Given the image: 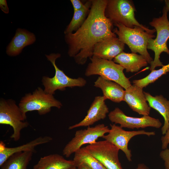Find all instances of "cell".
<instances>
[{"instance_id":"6","label":"cell","mask_w":169,"mask_h":169,"mask_svg":"<svg viewBox=\"0 0 169 169\" xmlns=\"http://www.w3.org/2000/svg\"><path fill=\"white\" fill-rule=\"evenodd\" d=\"M62 105L53 95L46 93L38 87L32 94H26L22 97L18 106L26 116V113L28 111L36 110L39 115H44L50 112L52 107L60 109Z\"/></svg>"},{"instance_id":"16","label":"cell","mask_w":169,"mask_h":169,"mask_svg":"<svg viewBox=\"0 0 169 169\" xmlns=\"http://www.w3.org/2000/svg\"><path fill=\"white\" fill-rule=\"evenodd\" d=\"M52 138L49 136H39L25 144L15 147H7L2 141L0 143V166L11 156L22 152H35L37 146L50 142Z\"/></svg>"},{"instance_id":"29","label":"cell","mask_w":169,"mask_h":169,"mask_svg":"<svg viewBox=\"0 0 169 169\" xmlns=\"http://www.w3.org/2000/svg\"><path fill=\"white\" fill-rule=\"evenodd\" d=\"M0 7L4 13L6 14L9 13V9L6 0H0Z\"/></svg>"},{"instance_id":"25","label":"cell","mask_w":169,"mask_h":169,"mask_svg":"<svg viewBox=\"0 0 169 169\" xmlns=\"http://www.w3.org/2000/svg\"><path fill=\"white\" fill-rule=\"evenodd\" d=\"M168 72H169V63L159 69L152 70L147 76L143 79L133 80V83L134 85L143 89L149 84L154 82Z\"/></svg>"},{"instance_id":"1","label":"cell","mask_w":169,"mask_h":169,"mask_svg":"<svg viewBox=\"0 0 169 169\" xmlns=\"http://www.w3.org/2000/svg\"><path fill=\"white\" fill-rule=\"evenodd\" d=\"M108 0H92L90 11L82 26L74 33L65 34L68 54L78 64H84L93 56L95 46L109 37L116 36L113 24L105 15Z\"/></svg>"},{"instance_id":"19","label":"cell","mask_w":169,"mask_h":169,"mask_svg":"<svg viewBox=\"0 0 169 169\" xmlns=\"http://www.w3.org/2000/svg\"><path fill=\"white\" fill-rule=\"evenodd\" d=\"M113 61L123 67L126 72H138L148 64L146 60L142 55L124 52L116 56L113 59Z\"/></svg>"},{"instance_id":"30","label":"cell","mask_w":169,"mask_h":169,"mask_svg":"<svg viewBox=\"0 0 169 169\" xmlns=\"http://www.w3.org/2000/svg\"><path fill=\"white\" fill-rule=\"evenodd\" d=\"M76 167L77 169H91L87 165L83 163L77 165Z\"/></svg>"},{"instance_id":"7","label":"cell","mask_w":169,"mask_h":169,"mask_svg":"<svg viewBox=\"0 0 169 169\" xmlns=\"http://www.w3.org/2000/svg\"><path fill=\"white\" fill-rule=\"evenodd\" d=\"M26 119V116L14 100H1L0 124L8 125L12 127L13 132L10 138L14 141L19 140L21 131L29 125L28 122L25 121Z\"/></svg>"},{"instance_id":"24","label":"cell","mask_w":169,"mask_h":169,"mask_svg":"<svg viewBox=\"0 0 169 169\" xmlns=\"http://www.w3.org/2000/svg\"><path fill=\"white\" fill-rule=\"evenodd\" d=\"M91 6L85 9L74 11L71 20L64 31L65 34L75 32L82 26L89 14Z\"/></svg>"},{"instance_id":"14","label":"cell","mask_w":169,"mask_h":169,"mask_svg":"<svg viewBox=\"0 0 169 169\" xmlns=\"http://www.w3.org/2000/svg\"><path fill=\"white\" fill-rule=\"evenodd\" d=\"M123 101L133 111L139 115L143 116L149 115L151 107L147 102L142 88L131 85L125 90Z\"/></svg>"},{"instance_id":"2","label":"cell","mask_w":169,"mask_h":169,"mask_svg":"<svg viewBox=\"0 0 169 169\" xmlns=\"http://www.w3.org/2000/svg\"><path fill=\"white\" fill-rule=\"evenodd\" d=\"M114 24L117 28L114 29L113 32L118 35L119 39L128 46L132 53L140 54L150 64L153 60L147 51V46L149 40L155 36L138 26L130 28L120 23Z\"/></svg>"},{"instance_id":"28","label":"cell","mask_w":169,"mask_h":169,"mask_svg":"<svg viewBox=\"0 0 169 169\" xmlns=\"http://www.w3.org/2000/svg\"><path fill=\"white\" fill-rule=\"evenodd\" d=\"M161 148L163 150L167 148L169 144V127L165 134L161 137Z\"/></svg>"},{"instance_id":"11","label":"cell","mask_w":169,"mask_h":169,"mask_svg":"<svg viewBox=\"0 0 169 169\" xmlns=\"http://www.w3.org/2000/svg\"><path fill=\"white\" fill-rule=\"evenodd\" d=\"M110 126L108 134L105 135L102 138L122 151L130 162L132 161V154L131 151L128 148V144L131 139L137 135H146L150 136L156 134L155 131H146L144 130L126 131L115 124H110Z\"/></svg>"},{"instance_id":"15","label":"cell","mask_w":169,"mask_h":169,"mask_svg":"<svg viewBox=\"0 0 169 169\" xmlns=\"http://www.w3.org/2000/svg\"><path fill=\"white\" fill-rule=\"evenodd\" d=\"M125 44L116 36L106 38L94 46L93 56L109 60H112L123 52Z\"/></svg>"},{"instance_id":"26","label":"cell","mask_w":169,"mask_h":169,"mask_svg":"<svg viewBox=\"0 0 169 169\" xmlns=\"http://www.w3.org/2000/svg\"><path fill=\"white\" fill-rule=\"evenodd\" d=\"M74 11H76L85 8L91 5L92 0L87 1L84 4L79 0H71Z\"/></svg>"},{"instance_id":"13","label":"cell","mask_w":169,"mask_h":169,"mask_svg":"<svg viewBox=\"0 0 169 169\" xmlns=\"http://www.w3.org/2000/svg\"><path fill=\"white\" fill-rule=\"evenodd\" d=\"M106 100L103 96L95 97L84 118L78 123L70 126L69 129L82 126H90L96 122L105 119L109 112L105 103Z\"/></svg>"},{"instance_id":"10","label":"cell","mask_w":169,"mask_h":169,"mask_svg":"<svg viewBox=\"0 0 169 169\" xmlns=\"http://www.w3.org/2000/svg\"><path fill=\"white\" fill-rule=\"evenodd\" d=\"M85 147L106 169H123L118 157L120 149L110 142L104 140Z\"/></svg>"},{"instance_id":"20","label":"cell","mask_w":169,"mask_h":169,"mask_svg":"<svg viewBox=\"0 0 169 169\" xmlns=\"http://www.w3.org/2000/svg\"><path fill=\"white\" fill-rule=\"evenodd\" d=\"M74 166L73 160H67L59 154H54L41 157L33 169H68Z\"/></svg>"},{"instance_id":"17","label":"cell","mask_w":169,"mask_h":169,"mask_svg":"<svg viewBox=\"0 0 169 169\" xmlns=\"http://www.w3.org/2000/svg\"><path fill=\"white\" fill-rule=\"evenodd\" d=\"M36 39L33 33L25 29H17L14 36L7 48V54L11 56L19 54L24 48L33 44Z\"/></svg>"},{"instance_id":"23","label":"cell","mask_w":169,"mask_h":169,"mask_svg":"<svg viewBox=\"0 0 169 169\" xmlns=\"http://www.w3.org/2000/svg\"><path fill=\"white\" fill-rule=\"evenodd\" d=\"M73 160L76 166L79 164L83 163L91 169H106L89 152L85 147H82L74 153Z\"/></svg>"},{"instance_id":"9","label":"cell","mask_w":169,"mask_h":169,"mask_svg":"<svg viewBox=\"0 0 169 169\" xmlns=\"http://www.w3.org/2000/svg\"><path fill=\"white\" fill-rule=\"evenodd\" d=\"M110 129L108 126L101 124L77 131L74 136L64 147L63 155L68 158L83 145L95 143L99 138L102 137L105 134L108 133Z\"/></svg>"},{"instance_id":"27","label":"cell","mask_w":169,"mask_h":169,"mask_svg":"<svg viewBox=\"0 0 169 169\" xmlns=\"http://www.w3.org/2000/svg\"><path fill=\"white\" fill-rule=\"evenodd\" d=\"M159 156L164 161L165 169H169V149L163 150L160 152Z\"/></svg>"},{"instance_id":"3","label":"cell","mask_w":169,"mask_h":169,"mask_svg":"<svg viewBox=\"0 0 169 169\" xmlns=\"http://www.w3.org/2000/svg\"><path fill=\"white\" fill-rule=\"evenodd\" d=\"M168 11L167 8L164 6L162 16L153 18L149 23L154 28L157 32L156 38L150 39L147 46V49L151 50L155 54L154 59L150 64V69L151 71L157 67L164 65L160 59V54L162 52L166 53L169 55V49L167 45L169 39V21L167 16Z\"/></svg>"},{"instance_id":"31","label":"cell","mask_w":169,"mask_h":169,"mask_svg":"<svg viewBox=\"0 0 169 169\" xmlns=\"http://www.w3.org/2000/svg\"><path fill=\"white\" fill-rule=\"evenodd\" d=\"M136 169H149V167L144 163L138 164Z\"/></svg>"},{"instance_id":"12","label":"cell","mask_w":169,"mask_h":169,"mask_svg":"<svg viewBox=\"0 0 169 169\" xmlns=\"http://www.w3.org/2000/svg\"><path fill=\"white\" fill-rule=\"evenodd\" d=\"M109 120L115 124H119L123 128L134 129L151 127L159 128L162 123L158 119L149 115L141 117H134L127 116L118 107L110 111L108 115Z\"/></svg>"},{"instance_id":"5","label":"cell","mask_w":169,"mask_h":169,"mask_svg":"<svg viewBox=\"0 0 169 169\" xmlns=\"http://www.w3.org/2000/svg\"><path fill=\"white\" fill-rule=\"evenodd\" d=\"M91 62L87 66L85 75L100 76L118 84L125 90L131 86L129 79L123 72L124 68L112 60H109L94 56L90 58Z\"/></svg>"},{"instance_id":"22","label":"cell","mask_w":169,"mask_h":169,"mask_svg":"<svg viewBox=\"0 0 169 169\" xmlns=\"http://www.w3.org/2000/svg\"><path fill=\"white\" fill-rule=\"evenodd\" d=\"M34 152L28 151L15 153L0 166L1 169H28V166Z\"/></svg>"},{"instance_id":"33","label":"cell","mask_w":169,"mask_h":169,"mask_svg":"<svg viewBox=\"0 0 169 169\" xmlns=\"http://www.w3.org/2000/svg\"><path fill=\"white\" fill-rule=\"evenodd\" d=\"M68 169H77V168L76 166H74L73 167H71L70 168H69Z\"/></svg>"},{"instance_id":"8","label":"cell","mask_w":169,"mask_h":169,"mask_svg":"<svg viewBox=\"0 0 169 169\" xmlns=\"http://www.w3.org/2000/svg\"><path fill=\"white\" fill-rule=\"evenodd\" d=\"M48 60L52 64L55 70L54 76L52 78L44 76L42 79L44 87V91L47 93L53 95L57 90H63L67 87H81L85 85L86 80L83 78H72L67 76L55 64V61L61 56L59 54L52 53L45 55Z\"/></svg>"},{"instance_id":"4","label":"cell","mask_w":169,"mask_h":169,"mask_svg":"<svg viewBox=\"0 0 169 169\" xmlns=\"http://www.w3.org/2000/svg\"><path fill=\"white\" fill-rule=\"evenodd\" d=\"M136 8L133 2L128 0H108L105 9V16L113 24L120 23L130 28L138 26L146 31L153 34L156 31L154 28L148 27L139 23L135 16Z\"/></svg>"},{"instance_id":"18","label":"cell","mask_w":169,"mask_h":169,"mask_svg":"<svg viewBox=\"0 0 169 169\" xmlns=\"http://www.w3.org/2000/svg\"><path fill=\"white\" fill-rule=\"evenodd\" d=\"M94 86L101 90L106 99L116 103L123 101L125 90L116 82L100 76L94 82Z\"/></svg>"},{"instance_id":"21","label":"cell","mask_w":169,"mask_h":169,"mask_svg":"<svg viewBox=\"0 0 169 169\" xmlns=\"http://www.w3.org/2000/svg\"><path fill=\"white\" fill-rule=\"evenodd\" d=\"M144 92L149 106L157 111L164 119L161 128V133L164 135L169 127V100L161 95L154 96L148 93Z\"/></svg>"},{"instance_id":"32","label":"cell","mask_w":169,"mask_h":169,"mask_svg":"<svg viewBox=\"0 0 169 169\" xmlns=\"http://www.w3.org/2000/svg\"><path fill=\"white\" fill-rule=\"evenodd\" d=\"M165 6L167 8L169 11V0H165Z\"/></svg>"}]
</instances>
